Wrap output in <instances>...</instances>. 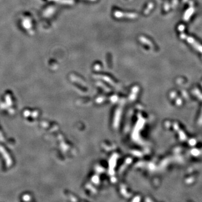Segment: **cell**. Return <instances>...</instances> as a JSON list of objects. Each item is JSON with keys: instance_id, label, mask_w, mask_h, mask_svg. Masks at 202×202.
Returning <instances> with one entry per match:
<instances>
[{"instance_id": "obj_1", "label": "cell", "mask_w": 202, "mask_h": 202, "mask_svg": "<svg viewBox=\"0 0 202 202\" xmlns=\"http://www.w3.org/2000/svg\"><path fill=\"white\" fill-rule=\"evenodd\" d=\"M114 16L117 18H126L128 19H136L138 18V15L136 13H124L120 11H116L114 13Z\"/></svg>"}, {"instance_id": "obj_2", "label": "cell", "mask_w": 202, "mask_h": 202, "mask_svg": "<svg viewBox=\"0 0 202 202\" xmlns=\"http://www.w3.org/2000/svg\"><path fill=\"white\" fill-rule=\"evenodd\" d=\"M139 40H140V41L142 43L145 44V45H148V46H149V47H152L151 42L149 41V40H148L147 38H145L144 37H140V38H139Z\"/></svg>"}, {"instance_id": "obj_3", "label": "cell", "mask_w": 202, "mask_h": 202, "mask_svg": "<svg viewBox=\"0 0 202 202\" xmlns=\"http://www.w3.org/2000/svg\"><path fill=\"white\" fill-rule=\"evenodd\" d=\"M89 1H96V0H89Z\"/></svg>"}]
</instances>
